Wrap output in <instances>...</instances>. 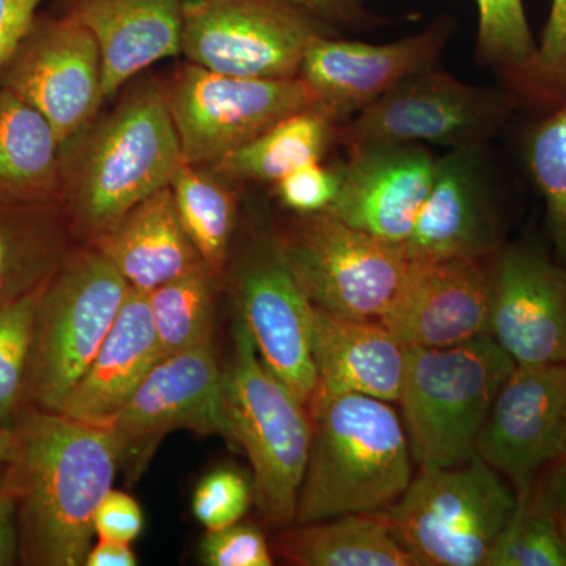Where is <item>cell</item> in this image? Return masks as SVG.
Masks as SVG:
<instances>
[{"mask_svg": "<svg viewBox=\"0 0 566 566\" xmlns=\"http://www.w3.org/2000/svg\"><path fill=\"white\" fill-rule=\"evenodd\" d=\"M275 240L312 305L333 315L381 322L412 271L401 245L354 229L331 212L296 216Z\"/></svg>", "mask_w": 566, "mask_h": 566, "instance_id": "8", "label": "cell"}, {"mask_svg": "<svg viewBox=\"0 0 566 566\" xmlns=\"http://www.w3.org/2000/svg\"><path fill=\"white\" fill-rule=\"evenodd\" d=\"M551 497H553V495H551ZM553 501L556 502L558 532H560L562 543H564L566 553V495L553 497Z\"/></svg>", "mask_w": 566, "mask_h": 566, "instance_id": "46", "label": "cell"}, {"mask_svg": "<svg viewBox=\"0 0 566 566\" xmlns=\"http://www.w3.org/2000/svg\"><path fill=\"white\" fill-rule=\"evenodd\" d=\"M163 357L147 293L132 289L61 415L82 422H106Z\"/></svg>", "mask_w": 566, "mask_h": 566, "instance_id": "23", "label": "cell"}, {"mask_svg": "<svg viewBox=\"0 0 566 566\" xmlns=\"http://www.w3.org/2000/svg\"><path fill=\"white\" fill-rule=\"evenodd\" d=\"M486 566H566L558 532L556 502L536 480L527 493L516 494V509Z\"/></svg>", "mask_w": 566, "mask_h": 566, "instance_id": "31", "label": "cell"}, {"mask_svg": "<svg viewBox=\"0 0 566 566\" xmlns=\"http://www.w3.org/2000/svg\"><path fill=\"white\" fill-rule=\"evenodd\" d=\"M479 9L476 54L523 92L538 44L523 0H475Z\"/></svg>", "mask_w": 566, "mask_h": 566, "instance_id": "33", "label": "cell"}, {"mask_svg": "<svg viewBox=\"0 0 566 566\" xmlns=\"http://www.w3.org/2000/svg\"><path fill=\"white\" fill-rule=\"evenodd\" d=\"M273 551L296 566H416L378 512L292 524Z\"/></svg>", "mask_w": 566, "mask_h": 566, "instance_id": "27", "label": "cell"}, {"mask_svg": "<svg viewBox=\"0 0 566 566\" xmlns=\"http://www.w3.org/2000/svg\"><path fill=\"white\" fill-rule=\"evenodd\" d=\"M182 161L214 167L275 123L311 109L300 77L249 80L186 62L163 82Z\"/></svg>", "mask_w": 566, "mask_h": 566, "instance_id": "11", "label": "cell"}, {"mask_svg": "<svg viewBox=\"0 0 566 566\" xmlns=\"http://www.w3.org/2000/svg\"><path fill=\"white\" fill-rule=\"evenodd\" d=\"M0 88L43 114L63 144L106 102L95 36L69 14H36L0 70Z\"/></svg>", "mask_w": 566, "mask_h": 566, "instance_id": "13", "label": "cell"}, {"mask_svg": "<svg viewBox=\"0 0 566 566\" xmlns=\"http://www.w3.org/2000/svg\"><path fill=\"white\" fill-rule=\"evenodd\" d=\"M223 376L214 342L164 356L125 405L102 423L117 439L120 468L139 479L163 439L175 430L230 439Z\"/></svg>", "mask_w": 566, "mask_h": 566, "instance_id": "12", "label": "cell"}, {"mask_svg": "<svg viewBox=\"0 0 566 566\" xmlns=\"http://www.w3.org/2000/svg\"><path fill=\"white\" fill-rule=\"evenodd\" d=\"M252 504V482L233 469L205 475L192 494L193 516L207 531L240 523Z\"/></svg>", "mask_w": 566, "mask_h": 566, "instance_id": "35", "label": "cell"}, {"mask_svg": "<svg viewBox=\"0 0 566 566\" xmlns=\"http://www.w3.org/2000/svg\"><path fill=\"white\" fill-rule=\"evenodd\" d=\"M7 476V464L0 465V490H2L3 482H6Z\"/></svg>", "mask_w": 566, "mask_h": 566, "instance_id": "47", "label": "cell"}, {"mask_svg": "<svg viewBox=\"0 0 566 566\" xmlns=\"http://www.w3.org/2000/svg\"><path fill=\"white\" fill-rule=\"evenodd\" d=\"M479 148L436 161L433 185L405 241L412 264L490 259L499 252L497 223L476 164Z\"/></svg>", "mask_w": 566, "mask_h": 566, "instance_id": "20", "label": "cell"}, {"mask_svg": "<svg viewBox=\"0 0 566 566\" xmlns=\"http://www.w3.org/2000/svg\"><path fill=\"white\" fill-rule=\"evenodd\" d=\"M20 562V527H18L17 497L9 483L0 490V566Z\"/></svg>", "mask_w": 566, "mask_h": 566, "instance_id": "42", "label": "cell"}, {"mask_svg": "<svg viewBox=\"0 0 566 566\" xmlns=\"http://www.w3.org/2000/svg\"><path fill=\"white\" fill-rule=\"evenodd\" d=\"M137 557L128 543L98 539L88 551L84 566H136Z\"/></svg>", "mask_w": 566, "mask_h": 566, "instance_id": "43", "label": "cell"}, {"mask_svg": "<svg viewBox=\"0 0 566 566\" xmlns=\"http://www.w3.org/2000/svg\"><path fill=\"white\" fill-rule=\"evenodd\" d=\"M312 349L316 371L312 400L340 394L389 403L400 400L409 348L379 319L349 318L314 307Z\"/></svg>", "mask_w": 566, "mask_h": 566, "instance_id": "22", "label": "cell"}, {"mask_svg": "<svg viewBox=\"0 0 566 566\" xmlns=\"http://www.w3.org/2000/svg\"><path fill=\"white\" fill-rule=\"evenodd\" d=\"M494 255L412 264L381 322L408 348H447L490 335Z\"/></svg>", "mask_w": 566, "mask_h": 566, "instance_id": "18", "label": "cell"}, {"mask_svg": "<svg viewBox=\"0 0 566 566\" xmlns=\"http://www.w3.org/2000/svg\"><path fill=\"white\" fill-rule=\"evenodd\" d=\"M92 248L142 293L153 292L202 262L182 227L170 186L134 207Z\"/></svg>", "mask_w": 566, "mask_h": 566, "instance_id": "24", "label": "cell"}, {"mask_svg": "<svg viewBox=\"0 0 566 566\" xmlns=\"http://www.w3.org/2000/svg\"><path fill=\"white\" fill-rule=\"evenodd\" d=\"M515 509V491L475 455L455 468L419 469L378 513L416 566H486Z\"/></svg>", "mask_w": 566, "mask_h": 566, "instance_id": "6", "label": "cell"}, {"mask_svg": "<svg viewBox=\"0 0 566 566\" xmlns=\"http://www.w3.org/2000/svg\"><path fill=\"white\" fill-rule=\"evenodd\" d=\"M329 22L290 0H182L181 54L214 73L294 80Z\"/></svg>", "mask_w": 566, "mask_h": 566, "instance_id": "9", "label": "cell"}, {"mask_svg": "<svg viewBox=\"0 0 566 566\" xmlns=\"http://www.w3.org/2000/svg\"><path fill=\"white\" fill-rule=\"evenodd\" d=\"M312 441L296 523L381 512L411 483V449L394 403L340 394L308 405Z\"/></svg>", "mask_w": 566, "mask_h": 566, "instance_id": "3", "label": "cell"}, {"mask_svg": "<svg viewBox=\"0 0 566 566\" xmlns=\"http://www.w3.org/2000/svg\"><path fill=\"white\" fill-rule=\"evenodd\" d=\"M566 444V364L516 365L499 390L476 457L527 493Z\"/></svg>", "mask_w": 566, "mask_h": 566, "instance_id": "16", "label": "cell"}, {"mask_svg": "<svg viewBox=\"0 0 566 566\" xmlns=\"http://www.w3.org/2000/svg\"><path fill=\"white\" fill-rule=\"evenodd\" d=\"M523 93L549 104L566 99V0H553Z\"/></svg>", "mask_w": 566, "mask_h": 566, "instance_id": "36", "label": "cell"}, {"mask_svg": "<svg viewBox=\"0 0 566 566\" xmlns=\"http://www.w3.org/2000/svg\"><path fill=\"white\" fill-rule=\"evenodd\" d=\"M233 285L260 359L308 408L316 387L314 305L286 266L275 234L253 241L234 266Z\"/></svg>", "mask_w": 566, "mask_h": 566, "instance_id": "14", "label": "cell"}, {"mask_svg": "<svg viewBox=\"0 0 566 566\" xmlns=\"http://www.w3.org/2000/svg\"><path fill=\"white\" fill-rule=\"evenodd\" d=\"M436 161L422 145L353 148L329 211L354 229L403 245L433 185Z\"/></svg>", "mask_w": 566, "mask_h": 566, "instance_id": "19", "label": "cell"}, {"mask_svg": "<svg viewBox=\"0 0 566 566\" xmlns=\"http://www.w3.org/2000/svg\"><path fill=\"white\" fill-rule=\"evenodd\" d=\"M490 335L516 365L566 364V264L532 245L499 249Z\"/></svg>", "mask_w": 566, "mask_h": 566, "instance_id": "17", "label": "cell"}, {"mask_svg": "<svg viewBox=\"0 0 566 566\" xmlns=\"http://www.w3.org/2000/svg\"><path fill=\"white\" fill-rule=\"evenodd\" d=\"M223 411L230 439L251 463L256 512L270 526H292L311 450V412L260 359L241 318L223 376Z\"/></svg>", "mask_w": 566, "mask_h": 566, "instance_id": "5", "label": "cell"}, {"mask_svg": "<svg viewBox=\"0 0 566 566\" xmlns=\"http://www.w3.org/2000/svg\"><path fill=\"white\" fill-rule=\"evenodd\" d=\"M169 186L182 227L203 262L226 274L238 218L233 181L212 167L182 161Z\"/></svg>", "mask_w": 566, "mask_h": 566, "instance_id": "29", "label": "cell"}, {"mask_svg": "<svg viewBox=\"0 0 566 566\" xmlns=\"http://www.w3.org/2000/svg\"><path fill=\"white\" fill-rule=\"evenodd\" d=\"M115 98L62 144L59 205L77 244H95L182 163L163 81L137 76Z\"/></svg>", "mask_w": 566, "mask_h": 566, "instance_id": "2", "label": "cell"}, {"mask_svg": "<svg viewBox=\"0 0 566 566\" xmlns=\"http://www.w3.org/2000/svg\"><path fill=\"white\" fill-rule=\"evenodd\" d=\"M331 25H364L374 20L365 0H290Z\"/></svg>", "mask_w": 566, "mask_h": 566, "instance_id": "41", "label": "cell"}, {"mask_svg": "<svg viewBox=\"0 0 566 566\" xmlns=\"http://www.w3.org/2000/svg\"><path fill=\"white\" fill-rule=\"evenodd\" d=\"M524 156L528 174L545 200L551 240L566 264V99L532 126Z\"/></svg>", "mask_w": 566, "mask_h": 566, "instance_id": "32", "label": "cell"}, {"mask_svg": "<svg viewBox=\"0 0 566 566\" xmlns=\"http://www.w3.org/2000/svg\"><path fill=\"white\" fill-rule=\"evenodd\" d=\"M222 279L202 260L147 293L164 356L214 342L216 304Z\"/></svg>", "mask_w": 566, "mask_h": 566, "instance_id": "30", "label": "cell"}, {"mask_svg": "<svg viewBox=\"0 0 566 566\" xmlns=\"http://www.w3.org/2000/svg\"><path fill=\"white\" fill-rule=\"evenodd\" d=\"M337 128L314 107L296 112L230 153L212 169L233 182L275 185L300 167L323 161L337 142Z\"/></svg>", "mask_w": 566, "mask_h": 566, "instance_id": "28", "label": "cell"}, {"mask_svg": "<svg viewBox=\"0 0 566 566\" xmlns=\"http://www.w3.org/2000/svg\"><path fill=\"white\" fill-rule=\"evenodd\" d=\"M61 150L43 114L0 88V203L59 205Z\"/></svg>", "mask_w": 566, "mask_h": 566, "instance_id": "25", "label": "cell"}, {"mask_svg": "<svg viewBox=\"0 0 566 566\" xmlns=\"http://www.w3.org/2000/svg\"><path fill=\"white\" fill-rule=\"evenodd\" d=\"M452 32V21L438 20L423 32L386 44L322 35L308 44L297 77L312 107L342 125L398 82L438 66Z\"/></svg>", "mask_w": 566, "mask_h": 566, "instance_id": "15", "label": "cell"}, {"mask_svg": "<svg viewBox=\"0 0 566 566\" xmlns=\"http://www.w3.org/2000/svg\"><path fill=\"white\" fill-rule=\"evenodd\" d=\"M14 442H17V434H14L13 428L0 424V465L10 463L11 457H13Z\"/></svg>", "mask_w": 566, "mask_h": 566, "instance_id": "45", "label": "cell"}, {"mask_svg": "<svg viewBox=\"0 0 566 566\" xmlns=\"http://www.w3.org/2000/svg\"><path fill=\"white\" fill-rule=\"evenodd\" d=\"M515 367L491 335L408 349L398 405L417 468H455L476 455L495 397Z\"/></svg>", "mask_w": 566, "mask_h": 566, "instance_id": "4", "label": "cell"}, {"mask_svg": "<svg viewBox=\"0 0 566 566\" xmlns=\"http://www.w3.org/2000/svg\"><path fill=\"white\" fill-rule=\"evenodd\" d=\"M43 0H0V70L29 31Z\"/></svg>", "mask_w": 566, "mask_h": 566, "instance_id": "40", "label": "cell"}, {"mask_svg": "<svg viewBox=\"0 0 566 566\" xmlns=\"http://www.w3.org/2000/svg\"><path fill=\"white\" fill-rule=\"evenodd\" d=\"M76 245L61 205L0 203V307L36 292Z\"/></svg>", "mask_w": 566, "mask_h": 566, "instance_id": "26", "label": "cell"}, {"mask_svg": "<svg viewBox=\"0 0 566 566\" xmlns=\"http://www.w3.org/2000/svg\"><path fill=\"white\" fill-rule=\"evenodd\" d=\"M512 96L465 84L434 69L420 71L337 128L346 150L374 145L479 148L504 123Z\"/></svg>", "mask_w": 566, "mask_h": 566, "instance_id": "10", "label": "cell"}, {"mask_svg": "<svg viewBox=\"0 0 566 566\" xmlns=\"http://www.w3.org/2000/svg\"><path fill=\"white\" fill-rule=\"evenodd\" d=\"M132 286L98 249L77 244L36 305L25 406L61 412Z\"/></svg>", "mask_w": 566, "mask_h": 566, "instance_id": "7", "label": "cell"}, {"mask_svg": "<svg viewBox=\"0 0 566 566\" xmlns=\"http://www.w3.org/2000/svg\"><path fill=\"white\" fill-rule=\"evenodd\" d=\"M7 483L20 527V564L82 566L93 546V517L120 469L109 428L24 406L13 427Z\"/></svg>", "mask_w": 566, "mask_h": 566, "instance_id": "1", "label": "cell"}, {"mask_svg": "<svg viewBox=\"0 0 566 566\" xmlns=\"http://www.w3.org/2000/svg\"><path fill=\"white\" fill-rule=\"evenodd\" d=\"M61 13L95 36L104 98L166 59L181 54L182 0H59Z\"/></svg>", "mask_w": 566, "mask_h": 566, "instance_id": "21", "label": "cell"}, {"mask_svg": "<svg viewBox=\"0 0 566 566\" xmlns=\"http://www.w3.org/2000/svg\"><path fill=\"white\" fill-rule=\"evenodd\" d=\"M342 175V163L334 166L311 163L275 182V197L285 210L296 216L327 212L340 192Z\"/></svg>", "mask_w": 566, "mask_h": 566, "instance_id": "37", "label": "cell"}, {"mask_svg": "<svg viewBox=\"0 0 566 566\" xmlns=\"http://www.w3.org/2000/svg\"><path fill=\"white\" fill-rule=\"evenodd\" d=\"M44 286V285H43ZM0 307V424L13 428L25 406L33 326L41 290Z\"/></svg>", "mask_w": 566, "mask_h": 566, "instance_id": "34", "label": "cell"}, {"mask_svg": "<svg viewBox=\"0 0 566 566\" xmlns=\"http://www.w3.org/2000/svg\"><path fill=\"white\" fill-rule=\"evenodd\" d=\"M144 528V513L139 502L125 493L112 490L104 495L93 517V531L98 539L107 542L128 543L142 534Z\"/></svg>", "mask_w": 566, "mask_h": 566, "instance_id": "39", "label": "cell"}, {"mask_svg": "<svg viewBox=\"0 0 566 566\" xmlns=\"http://www.w3.org/2000/svg\"><path fill=\"white\" fill-rule=\"evenodd\" d=\"M200 564L205 566H271L273 547L253 524L234 523L207 531L199 547Z\"/></svg>", "mask_w": 566, "mask_h": 566, "instance_id": "38", "label": "cell"}, {"mask_svg": "<svg viewBox=\"0 0 566 566\" xmlns=\"http://www.w3.org/2000/svg\"><path fill=\"white\" fill-rule=\"evenodd\" d=\"M538 482L546 488L547 493L553 497H560L566 495V444L564 452L558 457L556 463L549 465L542 475Z\"/></svg>", "mask_w": 566, "mask_h": 566, "instance_id": "44", "label": "cell"}]
</instances>
